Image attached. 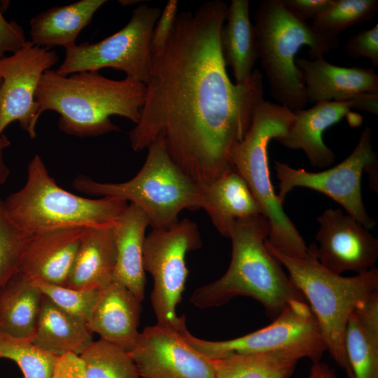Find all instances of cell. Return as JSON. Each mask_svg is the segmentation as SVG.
<instances>
[{"mask_svg": "<svg viewBox=\"0 0 378 378\" xmlns=\"http://www.w3.org/2000/svg\"><path fill=\"white\" fill-rule=\"evenodd\" d=\"M268 251L287 270L295 286L309 302L318 323L327 351L351 378L344 349V333L351 314L372 293L378 291L375 267L354 276L337 274L318 260L316 245L308 246L304 258L288 256L270 245Z\"/></svg>", "mask_w": 378, "mask_h": 378, "instance_id": "5b68a950", "label": "cell"}, {"mask_svg": "<svg viewBox=\"0 0 378 378\" xmlns=\"http://www.w3.org/2000/svg\"><path fill=\"white\" fill-rule=\"evenodd\" d=\"M105 0H80L64 6L52 7L30 20V41L50 50L62 46L67 50L76 46L81 31L88 27Z\"/></svg>", "mask_w": 378, "mask_h": 378, "instance_id": "603a6c76", "label": "cell"}, {"mask_svg": "<svg viewBox=\"0 0 378 378\" xmlns=\"http://www.w3.org/2000/svg\"><path fill=\"white\" fill-rule=\"evenodd\" d=\"M0 358L14 361L24 378H52L59 357L39 349L29 340L0 332Z\"/></svg>", "mask_w": 378, "mask_h": 378, "instance_id": "f546056e", "label": "cell"}, {"mask_svg": "<svg viewBox=\"0 0 378 378\" xmlns=\"http://www.w3.org/2000/svg\"><path fill=\"white\" fill-rule=\"evenodd\" d=\"M254 20L259 59L272 96L293 111L303 109L307 101L295 55L307 46L312 59L323 57L338 47L337 36L316 29L295 15L283 0L260 1Z\"/></svg>", "mask_w": 378, "mask_h": 378, "instance_id": "277c9868", "label": "cell"}, {"mask_svg": "<svg viewBox=\"0 0 378 378\" xmlns=\"http://www.w3.org/2000/svg\"><path fill=\"white\" fill-rule=\"evenodd\" d=\"M304 357L292 351L234 354L213 360L216 378H290Z\"/></svg>", "mask_w": 378, "mask_h": 378, "instance_id": "4316f807", "label": "cell"}, {"mask_svg": "<svg viewBox=\"0 0 378 378\" xmlns=\"http://www.w3.org/2000/svg\"><path fill=\"white\" fill-rule=\"evenodd\" d=\"M113 225L83 229L65 286L99 290L113 281L116 263Z\"/></svg>", "mask_w": 378, "mask_h": 378, "instance_id": "ffe728a7", "label": "cell"}, {"mask_svg": "<svg viewBox=\"0 0 378 378\" xmlns=\"http://www.w3.org/2000/svg\"><path fill=\"white\" fill-rule=\"evenodd\" d=\"M222 56L225 66L232 69L235 83L248 80L259 59L254 24L249 15L248 0H232L220 36Z\"/></svg>", "mask_w": 378, "mask_h": 378, "instance_id": "cb8c5ba5", "label": "cell"}, {"mask_svg": "<svg viewBox=\"0 0 378 378\" xmlns=\"http://www.w3.org/2000/svg\"><path fill=\"white\" fill-rule=\"evenodd\" d=\"M302 74L307 103L344 101L356 94L378 92V75L373 67H342L324 57L295 59Z\"/></svg>", "mask_w": 378, "mask_h": 378, "instance_id": "ac0fdd59", "label": "cell"}, {"mask_svg": "<svg viewBox=\"0 0 378 378\" xmlns=\"http://www.w3.org/2000/svg\"><path fill=\"white\" fill-rule=\"evenodd\" d=\"M351 110V104L346 99L318 102L308 109L293 111L289 129L276 140L288 149L302 150L312 167H327L334 163L336 156L323 142V133Z\"/></svg>", "mask_w": 378, "mask_h": 378, "instance_id": "d6986e66", "label": "cell"}, {"mask_svg": "<svg viewBox=\"0 0 378 378\" xmlns=\"http://www.w3.org/2000/svg\"><path fill=\"white\" fill-rule=\"evenodd\" d=\"M161 11L139 4L128 23L115 34L97 43L85 42L66 50L64 61L55 71L68 76L109 67L146 85L151 66V36Z\"/></svg>", "mask_w": 378, "mask_h": 378, "instance_id": "9c48e42d", "label": "cell"}, {"mask_svg": "<svg viewBox=\"0 0 378 378\" xmlns=\"http://www.w3.org/2000/svg\"><path fill=\"white\" fill-rule=\"evenodd\" d=\"M79 358L82 378H140L130 353L101 338L92 341Z\"/></svg>", "mask_w": 378, "mask_h": 378, "instance_id": "83f0119b", "label": "cell"}, {"mask_svg": "<svg viewBox=\"0 0 378 378\" xmlns=\"http://www.w3.org/2000/svg\"><path fill=\"white\" fill-rule=\"evenodd\" d=\"M117 197L90 199L66 191L35 155L27 167L24 186L4 200L13 221L29 234L65 229L110 225L127 206Z\"/></svg>", "mask_w": 378, "mask_h": 378, "instance_id": "52a82bcc", "label": "cell"}, {"mask_svg": "<svg viewBox=\"0 0 378 378\" xmlns=\"http://www.w3.org/2000/svg\"><path fill=\"white\" fill-rule=\"evenodd\" d=\"M141 1H120V4L123 6H128L135 4L134 2H139Z\"/></svg>", "mask_w": 378, "mask_h": 378, "instance_id": "60d3db41", "label": "cell"}, {"mask_svg": "<svg viewBox=\"0 0 378 378\" xmlns=\"http://www.w3.org/2000/svg\"><path fill=\"white\" fill-rule=\"evenodd\" d=\"M83 228L31 234L18 273L27 279L66 286Z\"/></svg>", "mask_w": 378, "mask_h": 378, "instance_id": "e0dca14e", "label": "cell"}, {"mask_svg": "<svg viewBox=\"0 0 378 378\" xmlns=\"http://www.w3.org/2000/svg\"><path fill=\"white\" fill-rule=\"evenodd\" d=\"M202 245L197 225L185 218L167 229H152L145 237L143 247V267L153 279L150 295L157 323L177 325V305L188 274L186 255Z\"/></svg>", "mask_w": 378, "mask_h": 378, "instance_id": "7c38bea8", "label": "cell"}, {"mask_svg": "<svg viewBox=\"0 0 378 378\" xmlns=\"http://www.w3.org/2000/svg\"><path fill=\"white\" fill-rule=\"evenodd\" d=\"M148 225L146 213L131 203L113 225L116 248L113 280L122 284L141 302L146 283L142 262L143 247Z\"/></svg>", "mask_w": 378, "mask_h": 378, "instance_id": "44dd1931", "label": "cell"}, {"mask_svg": "<svg viewBox=\"0 0 378 378\" xmlns=\"http://www.w3.org/2000/svg\"><path fill=\"white\" fill-rule=\"evenodd\" d=\"M308 378H337L334 370L325 363L313 362Z\"/></svg>", "mask_w": 378, "mask_h": 378, "instance_id": "ab89813d", "label": "cell"}, {"mask_svg": "<svg viewBox=\"0 0 378 378\" xmlns=\"http://www.w3.org/2000/svg\"><path fill=\"white\" fill-rule=\"evenodd\" d=\"M354 312L370 335L378 340V291L371 293Z\"/></svg>", "mask_w": 378, "mask_h": 378, "instance_id": "d590c367", "label": "cell"}, {"mask_svg": "<svg viewBox=\"0 0 378 378\" xmlns=\"http://www.w3.org/2000/svg\"><path fill=\"white\" fill-rule=\"evenodd\" d=\"M345 50L352 58L363 57L370 60L373 66H378V24L352 35L345 44Z\"/></svg>", "mask_w": 378, "mask_h": 378, "instance_id": "836d02e7", "label": "cell"}, {"mask_svg": "<svg viewBox=\"0 0 378 378\" xmlns=\"http://www.w3.org/2000/svg\"><path fill=\"white\" fill-rule=\"evenodd\" d=\"M147 149L144 165L130 180L103 183L80 175L75 178L73 186L85 194L130 201L146 213L152 229L170 227L184 209H202V187L173 162L162 139L158 136Z\"/></svg>", "mask_w": 378, "mask_h": 378, "instance_id": "ba28073f", "label": "cell"}, {"mask_svg": "<svg viewBox=\"0 0 378 378\" xmlns=\"http://www.w3.org/2000/svg\"><path fill=\"white\" fill-rule=\"evenodd\" d=\"M92 341L85 321L62 310L43 295L31 344L62 357L80 356Z\"/></svg>", "mask_w": 378, "mask_h": 378, "instance_id": "7402d4cb", "label": "cell"}, {"mask_svg": "<svg viewBox=\"0 0 378 378\" xmlns=\"http://www.w3.org/2000/svg\"><path fill=\"white\" fill-rule=\"evenodd\" d=\"M371 139V129L365 127L356 147L347 158L336 166L319 172L295 169L286 163L275 161L279 189L277 196L281 202L284 204L287 195L295 188H307L339 203L346 214L367 230L373 228L375 222L367 213L361 192V178L364 172L369 175L370 188L377 192L378 161Z\"/></svg>", "mask_w": 378, "mask_h": 378, "instance_id": "30bf717a", "label": "cell"}, {"mask_svg": "<svg viewBox=\"0 0 378 378\" xmlns=\"http://www.w3.org/2000/svg\"><path fill=\"white\" fill-rule=\"evenodd\" d=\"M141 302L126 286L113 279L97 290L87 326L92 333L130 353L140 332Z\"/></svg>", "mask_w": 378, "mask_h": 378, "instance_id": "2e32d148", "label": "cell"}, {"mask_svg": "<svg viewBox=\"0 0 378 378\" xmlns=\"http://www.w3.org/2000/svg\"><path fill=\"white\" fill-rule=\"evenodd\" d=\"M317 221L316 255L323 267L340 275L346 271L361 274L374 267L378 239L356 219L342 209L329 208Z\"/></svg>", "mask_w": 378, "mask_h": 378, "instance_id": "9a60e30c", "label": "cell"}, {"mask_svg": "<svg viewBox=\"0 0 378 378\" xmlns=\"http://www.w3.org/2000/svg\"><path fill=\"white\" fill-rule=\"evenodd\" d=\"M227 5L220 0L178 13L163 48L152 53L134 151L160 136L179 169L201 187L234 170L231 153L249 131L263 99L262 75L230 79L220 44Z\"/></svg>", "mask_w": 378, "mask_h": 378, "instance_id": "6da1fadb", "label": "cell"}, {"mask_svg": "<svg viewBox=\"0 0 378 378\" xmlns=\"http://www.w3.org/2000/svg\"><path fill=\"white\" fill-rule=\"evenodd\" d=\"M285 5L298 17L307 20L323 13L333 0H283Z\"/></svg>", "mask_w": 378, "mask_h": 378, "instance_id": "8d00e7d4", "label": "cell"}, {"mask_svg": "<svg viewBox=\"0 0 378 378\" xmlns=\"http://www.w3.org/2000/svg\"><path fill=\"white\" fill-rule=\"evenodd\" d=\"M178 10V1L176 0H169L162 10L152 33V53L160 51L166 44L174 29Z\"/></svg>", "mask_w": 378, "mask_h": 378, "instance_id": "e575fe53", "label": "cell"}, {"mask_svg": "<svg viewBox=\"0 0 378 378\" xmlns=\"http://www.w3.org/2000/svg\"><path fill=\"white\" fill-rule=\"evenodd\" d=\"M32 282L56 306L87 321L98 290H78L43 281Z\"/></svg>", "mask_w": 378, "mask_h": 378, "instance_id": "d6a6232c", "label": "cell"}, {"mask_svg": "<svg viewBox=\"0 0 378 378\" xmlns=\"http://www.w3.org/2000/svg\"><path fill=\"white\" fill-rule=\"evenodd\" d=\"M183 316L174 325L156 323L139 332L130 354L140 378H216L213 360L186 339Z\"/></svg>", "mask_w": 378, "mask_h": 378, "instance_id": "5bb4252c", "label": "cell"}, {"mask_svg": "<svg viewBox=\"0 0 378 378\" xmlns=\"http://www.w3.org/2000/svg\"><path fill=\"white\" fill-rule=\"evenodd\" d=\"M378 10L377 0H333L321 14L312 20L318 30L337 36L346 28L371 20Z\"/></svg>", "mask_w": 378, "mask_h": 378, "instance_id": "4dcf8cb0", "label": "cell"}, {"mask_svg": "<svg viewBox=\"0 0 378 378\" xmlns=\"http://www.w3.org/2000/svg\"><path fill=\"white\" fill-rule=\"evenodd\" d=\"M269 224L261 214L238 220L230 233L232 258L218 279L192 293L190 302L204 309L219 307L237 296L255 299L272 319L292 301L307 302L280 262L268 251Z\"/></svg>", "mask_w": 378, "mask_h": 378, "instance_id": "3957f363", "label": "cell"}, {"mask_svg": "<svg viewBox=\"0 0 378 378\" xmlns=\"http://www.w3.org/2000/svg\"><path fill=\"white\" fill-rule=\"evenodd\" d=\"M10 146V141L5 134H3L0 136V184H4L10 175V169L4 160V152Z\"/></svg>", "mask_w": 378, "mask_h": 378, "instance_id": "f35d334b", "label": "cell"}, {"mask_svg": "<svg viewBox=\"0 0 378 378\" xmlns=\"http://www.w3.org/2000/svg\"><path fill=\"white\" fill-rule=\"evenodd\" d=\"M146 94L145 84L126 77L113 80L98 71L61 76L49 69L41 76L35 100L39 115L46 111L59 114L58 127L65 134L95 137L120 131L111 115L137 124Z\"/></svg>", "mask_w": 378, "mask_h": 378, "instance_id": "7a4b0ae2", "label": "cell"}, {"mask_svg": "<svg viewBox=\"0 0 378 378\" xmlns=\"http://www.w3.org/2000/svg\"><path fill=\"white\" fill-rule=\"evenodd\" d=\"M344 349L351 378H378V340L364 329L354 312L346 324Z\"/></svg>", "mask_w": 378, "mask_h": 378, "instance_id": "f1b7e54d", "label": "cell"}, {"mask_svg": "<svg viewBox=\"0 0 378 378\" xmlns=\"http://www.w3.org/2000/svg\"><path fill=\"white\" fill-rule=\"evenodd\" d=\"M351 108L363 111L373 115L378 114V92H369L356 94L348 99Z\"/></svg>", "mask_w": 378, "mask_h": 378, "instance_id": "74e56055", "label": "cell"}, {"mask_svg": "<svg viewBox=\"0 0 378 378\" xmlns=\"http://www.w3.org/2000/svg\"><path fill=\"white\" fill-rule=\"evenodd\" d=\"M293 119V111L287 107L261 102L255 111L249 131L232 151L231 162L247 184L260 214L268 222L267 241L288 256L304 258L307 255L308 246L274 192L267 154L270 141L284 135Z\"/></svg>", "mask_w": 378, "mask_h": 378, "instance_id": "8992f818", "label": "cell"}, {"mask_svg": "<svg viewBox=\"0 0 378 378\" xmlns=\"http://www.w3.org/2000/svg\"><path fill=\"white\" fill-rule=\"evenodd\" d=\"M187 341L211 360L234 354L292 351L312 362L327 351L318 323L304 301L290 302L270 325L243 336L223 341H209L193 336L183 327Z\"/></svg>", "mask_w": 378, "mask_h": 378, "instance_id": "8fae6325", "label": "cell"}, {"mask_svg": "<svg viewBox=\"0 0 378 378\" xmlns=\"http://www.w3.org/2000/svg\"><path fill=\"white\" fill-rule=\"evenodd\" d=\"M1 83H2V80H1V78H0V87H1Z\"/></svg>", "mask_w": 378, "mask_h": 378, "instance_id": "b9f144b4", "label": "cell"}, {"mask_svg": "<svg viewBox=\"0 0 378 378\" xmlns=\"http://www.w3.org/2000/svg\"><path fill=\"white\" fill-rule=\"evenodd\" d=\"M30 236L10 218L0 198V288L18 273Z\"/></svg>", "mask_w": 378, "mask_h": 378, "instance_id": "1f68e13d", "label": "cell"}, {"mask_svg": "<svg viewBox=\"0 0 378 378\" xmlns=\"http://www.w3.org/2000/svg\"><path fill=\"white\" fill-rule=\"evenodd\" d=\"M55 51L27 41L19 50L0 59V136L18 122L31 139L40 117L35 94L42 75L58 62Z\"/></svg>", "mask_w": 378, "mask_h": 378, "instance_id": "4fadbf2b", "label": "cell"}, {"mask_svg": "<svg viewBox=\"0 0 378 378\" xmlns=\"http://www.w3.org/2000/svg\"><path fill=\"white\" fill-rule=\"evenodd\" d=\"M43 294L34 284L15 274L0 288V332L31 340L34 336Z\"/></svg>", "mask_w": 378, "mask_h": 378, "instance_id": "484cf974", "label": "cell"}, {"mask_svg": "<svg viewBox=\"0 0 378 378\" xmlns=\"http://www.w3.org/2000/svg\"><path fill=\"white\" fill-rule=\"evenodd\" d=\"M202 209L218 232L229 237L235 223L260 214L258 205L247 184L234 170L202 187Z\"/></svg>", "mask_w": 378, "mask_h": 378, "instance_id": "d4e9b609", "label": "cell"}]
</instances>
